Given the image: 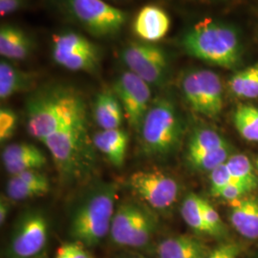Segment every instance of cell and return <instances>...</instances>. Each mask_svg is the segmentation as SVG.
I'll list each match as a JSON object with an SVG mask.
<instances>
[{"instance_id": "26", "label": "cell", "mask_w": 258, "mask_h": 258, "mask_svg": "<svg viewBox=\"0 0 258 258\" xmlns=\"http://www.w3.org/2000/svg\"><path fill=\"white\" fill-rule=\"evenodd\" d=\"M230 158V148L226 146L224 148L212 150L210 152L200 154L187 159L190 166L195 169L203 171H212L214 168L225 164Z\"/></svg>"}, {"instance_id": "37", "label": "cell", "mask_w": 258, "mask_h": 258, "mask_svg": "<svg viewBox=\"0 0 258 258\" xmlns=\"http://www.w3.org/2000/svg\"><path fill=\"white\" fill-rule=\"evenodd\" d=\"M28 0H0V15L5 17L25 8Z\"/></svg>"}, {"instance_id": "16", "label": "cell", "mask_w": 258, "mask_h": 258, "mask_svg": "<svg viewBox=\"0 0 258 258\" xmlns=\"http://www.w3.org/2000/svg\"><path fill=\"white\" fill-rule=\"evenodd\" d=\"M34 49V39L21 28L12 24H4L0 28V54L5 59H26Z\"/></svg>"}, {"instance_id": "30", "label": "cell", "mask_w": 258, "mask_h": 258, "mask_svg": "<svg viewBox=\"0 0 258 258\" xmlns=\"http://www.w3.org/2000/svg\"><path fill=\"white\" fill-rule=\"evenodd\" d=\"M201 207L203 212L204 219L211 231L212 236H223L226 233L225 225L217 211L213 208L212 204L202 198Z\"/></svg>"}, {"instance_id": "36", "label": "cell", "mask_w": 258, "mask_h": 258, "mask_svg": "<svg viewBox=\"0 0 258 258\" xmlns=\"http://www.w3.org/2000/svg\"><path fill=\"white\" fill-rule=\"evenodd\" d=\"M239 253L240 246L238 244L226 243L211 250L207 258H237Z\"/></svg>"}, {"instance_id": "3", "label": "cell", "mask_w": 258, "mask_h": 258, "mask_svg": "<svg viewBox=\"0 0 258 258\" xmlns=\"http://www.w3.org/2000/svg\"><path fill=\"white\" fill-rule=\"evenodd\" d=\"M41 143L50 151L57 172L66 183L82 182L92 173L96 148L87 120L58 130Z\"/></svg>"}, {"instance_id": "40", "label": "cell", "mask_w": 258, "mask_h": 258, "mask_svg": "<svg viewBox=\"0 0 258 258\" xmlns=\"http://www.w3.org/2000/svg\"><path fill=\"white\" fill-rule=\"evenodd\" d=\"M209 253H210V251H206V252H202V253H198V254L194 255V256L189 258H207V256L209 255Z\"/></svg>"}, {"instance_id": "29", "label": "cell", "mask_w": 258, "mask_h": 258, "mask_svg": "<svg viewBox=\"0 0 258 258\" xmlns=\"http://www.w3.org/2000/svg\"><path fill=\"white\" fill-rule=\"evenodd\" d=\"M43 153L36 146L28 143H17L11 144L3 149L1 158L2 162L6 163L10 161H15L19 159L28 158V157L37 156Z\"/></svg>"}, {"instance_id": "31", "label": "cell", "mask_w": 258, "mask_h": 258, "mask_svg": "<svg viewBox=\"0 0 258 258\" xmlns=\"http://www.w3.org/2000/svg\"><path fill=\"white\" fill-rule=\"evenodd\" d=\"M18 126V115L8 107L0 109V141L1 144L12 138Z\"/></svg>"}, {"instance_id": "22", "label": "cell", "mask_w": 258, "mask_h": 258, "mask_svg": "<svg viewBox=\"0 0 258 258\" xmlns=\"http://www.w3.org/2000/svg\"><path fill=\"white\" fill-rule=\"evenodd\" d=\"M234 127L244 140L258 143V108L248 103H241L232 115Z\"/></svg>"}, {"instance_id": "15", "label": "cell", "mask_w": 258, "mask_h": 258, "mask_svg": "<svg viewBox=\"0 0 258 258\" xmlns=\"http://www.w3.org/2000/svg\"><path fill=\"white\" fill-rule=\"evenodd\" d=\"M230 220L235 231L247 239H258V197L243 196L229 203Z\"/></svg>"}, {"instance_id": "18", "label": "cell", "mask_w": 258, "mask_h": 258, "mask_svg": "<svg viewBox=\"0 0 258 258\" xmlns=\"http://www.w3.org/2000/svg\"><path fill=\"white\" fill-rule=\"evenodd\" d=\"M37 77L34 73L19 69L8 59L0 61V99L7 100L19 93L28 92L35 87Z\"/></svg>"}, {"instance_id": "42", "label": "cell", "mask_w": 258, "mask_h": 258, "mask_svg": "<svg viewBox=\"0 0 258 258\" xmlns=\"http://www.w3.org/2000/svg\"><path fill=\"white\" fill-rule=\"evenodd\" d=\"M132 258H144V257H132Z\"/></svg>"}, {"instance_id": "8", "label": "cell", "mask_w": 258, "mask_h": 258, "mask_svg": "<svg viewBox=\"0 0 258 258\" xmlns=\"http://www.w3.org/2000/svg\"><path fill=\"white\" fill-rule=\"evenodd\" d=\"M51 55L55 63L74 72L94 74L102 61V51L83 35L67 31L53 37Z\"/></svg>"}, {"instance_id": "5", "label": "cell", "mask_w": 258, "mask_h": 258, "mask_svg": "<svg viewBox=\"0 0 258 258\" xmlns=\"http://www.w3.org/2000/svg\"><path fill=\"white\" fill-rule=\"evenodd\" d=\"M184 132L175 103L166 97L154 99L140 129L142 149L149 157H165L174 152Z\"/></svg>"}, {"instance_id": "38", "label": "cell", "mask_w": 258, "mask_h": 258, "mask_svg": "<svg viewBox=\"0 0 258 258\" xmlns=\"http://www.w3.org/2000/svg\"><path fill=\"white\" fill-rule=\"evenodd\" d=\"M9 200V198H3V196L1 197V201H0V224L1 225H3L6 222L7 217L9 215L10 207H11Z\"/></svg>"}, {"instance_id": "24", "label": "cell", "mask_w": 258, "mask_h": 258, "mask_svg": "<svg viewBox=\"0 0 258 258\" xmlns=\"http://www.w3.org/2000/svg\"><path fill=\"white\" fill-rule=\"evenodd\" d=\"M201 200L202 197L196 194L186 195L182 203L181 214L185 224L194 231L198 233L211 235V231L204 219Z\"/></svg>"}, {"instance_id": "4", "label": "cell", "mask_w": 258, "mask_h": 258, "mask_svg": "<svg viewBox=\"0 0 258 258\" xmlns=\"http://www.w3.org/2000/svg\"><path fill=\"white\" fill-rule=\"evenodd\" d=\"M117 199V186L101 184L94 187L77 207L69 233L75 242L95 247L110 232Z\"/></svg>"}, {"instance_id": "27", "label": "cell", "mask_w": 258, "mask_h": 258, "mask_svg": "<svg viewBox=\"0 0 258 258\" xmlns=\"http://www.w3.org/2000/svg\"><path fill=\"white\" fill-rule=\"evenodd\" d=\"M6 194L7 198L11 201H24L45 195L42 191L20 180L17 176H11L8 180L6 184Z\"/></svg>"}, {"instance_id": "17", "label": "cell", "mask_w": 258, "mask_h": 258, "mask_svg": "<svg viewBox=\"0 0 258 258\" xmlns=\"http://www.w3.org/2000/svg\"><path fill=\"white\" fill-rule=\"evenodd\" d=\"M128 140V134L121 128L101 130L92 137L96 149L117 167H120L124 164Z\"/></svg>"}, {"instance_id": "20", "label": "cell", "mask_w": 258, "mask_h": 258, "mask_svg": "<svg viewBox=\"0 0 258 258\" xmlns=\"http://www.w3.org/2000/svg\"><path fill=\"white\" fill-rule=\"evenodd\" d=\"M210 251L200 240L188 235H178L162 241L158 246L159 258H189Z\"/></svg>"}, {"instance_id": "10", "label": "cell", "mask_w": 258, "mask_h": 258, "mask_svg": "<svg viewBox=\"0 0 258 258\" xmlns=\"http://www.w3.org/2000/svg\"><path fill=\"white\" fill-rule=\"evenodd\" d=\"M154 231L153 217L136 204H121L114 213L111 238L120 246L144 248L150 242Z\"/></svg>"}, {"instance_id": "28", "label": "cell", "mask_w": 258, "mask_h": 258, "mask_svg": "<svg viewBox=\"0 0 258 258\" xmlns=\"http://www.w3.org/2000/svg\"><path fill=\"white\" fill-rule=\"evenodd\" d=\"M47 163V158L43 153L37 156L28 157L23 159H19L15 161H10L3 163L6 171L11 176L19 175L22 172L39 169L42 166H45Z\"/></svg>"}, {"instance_id": "25", "label": "cell", "mask_w": 258, "mask_h": 258, "mask_svg": "<svg viewBox=\"0 0 258 258\" xmlns=\"http://www.w3.org/2000/svg\"><path fill=\"white\" fill-rule=\"evenodd\" d=\"M226 166L232 177L242 184H246L250 190L258 185V178L254 167L249 158L244 154L231 155L226 162Z\"/></svg>"}, {"instance_id": "12", "label": "cell", "mask_w": 258, "mask_h": 258, "mask_svg": "<svg viewBox=\"0 0 258 258\" xmlns=\"http://www.w3.org/2000/svg\"><path fill=\"white\" fill-rule=\"evenodd\" d=\"M151 86L137 75L124 71L113 84V91L119 99L124 119L129 126L140 132L144 119L152 102Z\"/></svg>"}, {"instance_id": "39", "label": "cell", "mask_w": 258, "mask_h": 258, "mask_svg": "<svg viewBox=\"0 0 258 258\" xmlns=\"http://www.w3.org/2000/svg\"><path fill=\"white\" fill-rule=\"evenodd\" d=\"M185 1H194V2H201V3H221V2H227L230 0H185Z\"/></svg>"}, {"instance_id": "19", "label": "cell", "mask_w": 258, "mask_h": 258, "mask_svg": "<svg viewBox=\"0 0 258 258\" xmlns=\"http://www.w3.org/2000/svg\"><path fill=\"white\" fill-rule=\"evenodd\" d=\"M93 116L102 130L120 128L124 114L113 90H102L96 96L93 104Z\"/></svg>"}, {"instance_id": "14", "label": "cell", "mask_w": 258, "mask_h": 258, "mask_svg": "<svg viewBox=\"0 0 258 258\" xmlns=\"http://www.w3.org/2000/svg\"><path fill=\"white\" fill-rule=\"evenodd\" d=\"M170 23V19L165 10L150 4L139 11L134 19L133 30L142 41L155 43L166 37Z\"/></svg>"}, {"instance_id": "13", "label": "cell", "mask_w": 258, "mask_h": 258, "mask_svg": "<svg viewBox=\"0 0 258 258\" xmlns=\"http://www.w3.org/2000/svg\"><path fill=\"white\" fill-rule=\"evenodd\" d=\"M48 235L46 218L40 212L31 211L21 215L16 224L10 244L13 258H31L45 247Z\"/></svg>"}, {"instance_id": "23", "label": "cell", "mask_w": 258, "mask_h": 258, "mask_svg": "<svg viewBox=\"0 0 258 258\" xmlns=\"http://www.w3.org/2000/svg\"><path fill=\"white\" fill-rule=\"evenodd\" d=\"M231 92L242 99H258V63L238 71L229 81Z\"/></svg>"}, {"instance_id": "7", "label": "cell", "mask_w": 258, "mask_h": 258, "mask_svg": "<svg viewBox=\"0 0 258 258\" xmlns=\"http://www.w3.org/2000/svg\"><path fill=\"white\" fill-rule=\"evenodd\" d=\"M75 21L95 37L118 35L127 21V14L103 0H62Z\"/></svg>"}, {"instance_id": "35", "label": "cell", "mask_w": 258, "mask_h": 258, "mask_svg": "<svg viewBox=\"0 0 258 258\" xmlns=\"http://www.w3.org/2000/svg\"><path fill=\"white\" fill-rule=\"evenodd\" d=\"M55 258H93V256L81 243L68 242L57 249Z\"/></svg>"}, {"instance_id": "9", "label": "cell", "mask_w": 258, "mask_h": 258, "mask_svg": "<svg viewBox=\"0 0 258 258\" xmlns=\"http://www.w3.org/2000/svg\"><path fill=\"white\" fill-rule=\"evenodd\" d=\"M120 57L128 71L150 86L162 87L169 73V57L165 49L155 43L133 41L122 48Z\"/></svg>"}, {"instance_id": "2", "label": "cell", "mask_w": 258, "mask_h": 258, "mask_svg": "<svg viewBox=\"0 0 258 258\" xmlns=\"http://www.w3.org/2000/svg\"><path fill=\"white\" fill-rule=\"evenodd\" d=\"M180 45L186 55L226 69L238 67L244 55L238 30L216 19L195 23L182 36Z\"/></svg>"}, {"instance_id": "21", "label": "cell", "mask_w": 258, "mask_h": 258, "mask_svg": "<svg viewBox=\"0 0 258 258\" xmlns=\"http://www.w3.org/2000/svg\"><path fill=\"white\" fill-rule=\"evenodd\" d=\"M228 146L227 142L215 130L209 127L195 129L186 148V158L197 156Z\"/></svg>"}, {"instance_id": "41", "label": "cell", "mask_w": 258, "mask_h": 258, "mask_svg": "<svg viewBox=\"0 0 258 258\" xmlns=\"http://www.w3.org/2000/svg\"><path fill=\"white\" fill-rule=\"evenodd\" d=\"M256 166H257V169H258V159L256 160Z\"/></svg>"}, {"instance_id": "33", "label": "cell", "mask_w": 258, "mask_h": 258, "mask_svg": "<svg viewBox=\"0 0 258 258\" xmlns=\"http://www.w3.org/2000/svg\"><path fill=\"white\" fill-rule=\"evenodd\" d=\"M251 191L246 184H241L238 182H233L231 184H227L226 186L222 187L220 190L212 194L215 197L221 198L226 200L228 203L235 201L237 199L242 198L246 194Z\"/></svg>"}, {"instance_id": "34", "label": "cell", "mask_w": 258, "mask_h": 258, "mask_svg": "<svg viewBox=\"0 0 258 258\" xmlns=\"http://www.w3.org/2000/svg\"><path fill=\"white\" fill-rule=\"evenodd\" d=\"M15 176L19 177L20 180H22L23 182L27 183L29 185L37 188L38 190L42 191L44 194H48V191H49L50 184H49L46 175H44L43 173L38 171V169L29 170V171L22 172L19 175Z\"/></svg>"}, {"instance_id": "6", "label": "cell", "mask_w": 258, "mask_h": 258, "mask_svg": "<svg viewBox=\"0 0 258 258\" xmlns=\"http://www.w3.org/2000/svg\"><path fill=\"white\" fill-rule=\"evenodd\" d=\"M180 89L190 109L209 119H215L224 107L221 78L209 69H190L182 75Z\"/></svg>"}, {"instance_id": "1", "label": "cell", "mask_w": 258, "mask_h": 258, "mask_svg": "<svg viewBox=\"0 0 258 258\" xmlns=\"http://www.w3.org/2000/svg\"><path fill=\"white\" fill-rule=\"evenodd\" d=\"M25 120L28 133L41 143L58 130L86 121V102L71 85H45L29 96Z\"/></svg>"}, {"instance_id": "11", "label": "cell", "mask_w": 258, "mask_h": 258, "mask_svg": "<svg viewBox=\"0 0 258 258\" xmlns=\"http://www.w3.org/2000/svg\"><path fill=\"white\" fill-rule=\"evenodd\" d=\"M127 184L133 194L158 212L170 209L179 194L175 179L160 169L138 170L129 176Z\"/></svg>"}, {"instance_id": "32", "label": "cell", "mask_w": 258, "mask_h": 258, "mask_svg": "<svg viewBox=\"0 0 258 258\" xmlns=\"http://www.w3.org/2000/svg\"><path fill=\"white\" fill-rule=\"evenodd\" d=\"M233 182H237V181L231 175V172L229 171L228 167L226 166V163L214 168L212 171H211V184H212L211 192L212 194L217 192L218 190L221 189L222 187L226 186L227 184L233 183Z\"/></svg>"}]
</instances>
